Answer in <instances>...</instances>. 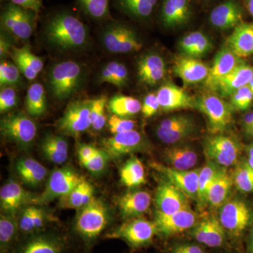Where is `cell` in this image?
<instances>
[{
    "label": "cell",
    "instance_id": "obj_1",
    "mask_svg": "<svg viewBox=\"0 0 253 253\" xmlns=\"http://www.w3.org/2000/svg\"><path fill=\"white\" fill-rule=\"evenodd\" d=\"M44 33L51 45L63 51L81 49L89 41L84 23L67 12L59 13L50 18Z\"/></svg>",
    "mask_w": 253,
    "mask_h": 253
},
{
    "label": "cell",
    "instance_id": "obj_2",
    "mask_svg": "<svg viewBox=\"0 0 253 253\" xmlns=\"http://www.w3.org/2000/svg\"><path fill=\"white\" fill-rule=\"evenodd\" d=\"M83 78V68L76 61H65L54 65L49 75L51 94L58 100L71 97L79 89Z\"/></svg>",
    "mask_w": 253,
    "mask_h": 253
},
{
    "label": "cell",
    "instance_id": "obj_3",
    "mask_svg": "<svg viewBox=\"0 0 253 253\" xmlns=\"http://www.w3.org/2000/svg\"><path fill=\"white\" fill-rule=\"evenodd\" d=\"M109 221V211L104 201L94 198L89 204L79 210L75 231L86 242L97 239Z\"/></svg>",
    "mask_w": 253,
    "mask_h": 253
},
{
    "label": "cell",
    "instance_id": "obj_4",
    "mask_svg": "<svg viewBox=\"0 0 253 253\" xmlns=\"http://www.w3.org/2000/svg\"><path fill=\"white\" fill-rule=\"evenodd\" d=\"M195 108L207 118L209 130L212 134H221L231 126L234 107L219 96L206 94L195 99Z\"/></svg>",
    "mask_w": 253,
    "mask_h": 253
},
{
    "label": "cell",
    "instance_id": "obj_5",
    "mask_svg": "<svg viewBox=\"0 0 253 253\" xmlns=\"http://www.w3.org/2000/svg\"><path fill=\"white\" fill-rule=\"evenodd\" d=\"M1 134L19 147L27 149L36 139L38 126L29 116L21 112L10 113L1 119Z\"/></svg>",
    "mask_w": 253,
    "mask_h": 253
},
{
    "label": "cell",
    "instance_id": "obj_6",
    "mask_svg": "<svg viewBox=\"0 0 253 253\" xmlns=\"http://www.w3.org/2000/svg\"><path fill=\"white\" fill-rule=\"evenodd\" d=\"M204 149L208 161L221 167L229 168L237 163L241 144L233 136L217 134L206 138Z\"/></svg>",
    "mask_w": 253,
    "mask_h": 253
},
{
    "label": "cell",
    "instance_id": "obj_7",
    "mask_svg": "<svg viewBox=\"0 0 253 253\" xmlns=\"http://www.w3.org/2000/svg\"><path fill=\"white\" fill-rule=\"evenodd\" d=\"M83 177L71 166H65L51 173L45 189L38 196L37 204H49L69 194L83 180Z\"/></svg>",
    "mask_w": 253,
    "mask_h": 253
},
{
    "label": "cell",
    "instance_id": "obj_8",
    "mask_svg": "<svg viewBox=\"0 0 253 253\" xmlns=\"http://www.w3.org/2000/svg\"><path fill=\"white\" fill-rule=\"evenodd\" d=\"M157 233L154 221L137 217L127 219L122 225L107 234L106 237L122 239L131 248H139L149 244Z\"/></svg>",
    "mask_w": 253,
    "mask_h": 253
},
{
    "label": "cell",
    "instance_id": "obj_9",
    "mask_svg": "<svg viewBox=\"0 0 253 253\" xmlns=\"http://www.w3.org/2000/svg\"><path fill=\"white\" fill-rule=\"evenodd\" d=\"M36 13L11 2L5 6L1 14V26L18 39L31 38L35 28Z\"/></svg>",
    "mask_w": 253,
    "mask_h": 253
},
{
    "label": "cell",
    "instance_id": "obj_10",
    "mask_svg": "<svg viewBox=\"0 0 253 253\" xmlns=\"http://www.w3.org/2000/svg\"><path fill=\"white\" fill-rule=\"evenodd\" d=\"M90 100L77 101L68 105L62 117L56 123L61 134L78 137L91 126Z\"/></svg>",
    "mask_w": 253,
    "mask_h": 253
},
{
    "label": "cell",
    "instance_id": "obj_11",
    "mask_svg": "<svg viewBox=\"0 0 253 253\" xmlns=\"http://www.w3.org/2000/svg\"><path fill=\"white\" fill-rule=\"evenodd\" d=\"M101 146L111 159H118L126 155L144 152L149 149V142L141 133L134 129L104 139Z\"/></svg>",
    "mask_w": 253,
    "mask_h": 253
},
{
    "label": "cell",
    "instance_id": "obj_12",
    "mask_svg": "<svg viewBox=\"0 0 253 253\" xmlns=\"http://www.w3.org/2000/svg\"><path fill=\"white\" fill-rule=\"evenodd\" d=\"M103 44L108 51L115 54L136 52L143 44L131 28L121 23H113L104 30Z\"/></svg>",
    "mask_w": 253,
    "mask_h": 253
},
{
    "label": "cell",
    "instance_id": "obj_13",
    "mask_svg": "<svg viewBox=\"0 0 253 253\" xmlns=\"http://www.w3.org/2000/svg\"><path fill=\"white\" fill-rule=\"evenodd\" d=\"M197 130L196 123L186 115H174L163 120L156 127V136L167 144H176L194 135Z\"/></svg>",
    "mask_w": 253,
    "mask_h": 253
},
{
    "label": "cell",
    "instance_id": "obj_14",
    "mask_svg": "<svg viewBox=\"0 0 253 253\" xmlns=\"http://www.w3.org/2000/svg\"><path fill=\"white\" fill-rule=\"evenodd\" d=\"M251 212L247 205L239 199L229 200L219 208V221L225 231L239 235L249 226Z\"/></svg>",
    "mask_w": 253,
    "mask_h": 253
},
{
    "label": "cell",
    "instance_id": "obj_15",
    "mask_svg": "<svg viewBox=\"0 0 253 253\" xmlns=\"http://www.w3.org/2000/svg\"><path fill=\"white\" fill-rule=\"evenodd\" d=\"M189 198L167 179L158 184L155 195L156 212L170 214L190 208Z\"/></svg>",
    "mask_w": 253,
    "mask_h": 253
},
{
    "label": "cell",
    "instance_id": "obj_16",
    "mask_svg": "<svg viewBox=\"0 0 253 253\" xmlns=\"http://www.w3.org/2000/svg\"><path fill=\"white\" fill-rule=\"evenodd\" d=\"M154 221L158 234L171 236L192 229L196 224L197 215L191 208L170 214H164L156 211Z\"/></svg>",
    "mask_w": 253,
    "mask_h": 253
},
{
    "label": "cell",
    "instance_id": "obj_17",
    "mask_svg": "<svg viewBox=\"0 0 253 253\" xmlns=\"http://www.w3.org/2000/svg\"><path fill=\"white\" fill-rule=\"evenodd\" d=\"M38 196L23 189L14 181L5 184L0 190V206L1 213L16 214L19 210L37 204Z\"/></svg>",
    "mask_w": 253,
    "mask_h": 253
},
{
    "label": "cell",
    "instance_id": "obj_18",
    "mask_svg": "<svg viewBox=\"0 0 253 253\" xmlns=\"http://www.w3.org/2000/svg\"><path fill=\"white\" fill-rule=\"evenodd\" d=\"M156 171L161 173L168 180L181 190L189 199L197 200L200 168L190 170L173 169L158 163H151Z\"/></svg>",
    "mask_w": 253,
    "mask_h": 253
},
{
    "label": "cell",
    "instance_id": "obj_19",
    "mask_svg": "<svg viewBox=\"0 0 253 253\" xmlns=\"http://www.w3.org/2000/svg\"><path fill=\"white\" fill-rule=\"evenodd\" d=\"M192 16L191 0H163L160 19L166 28L186 24Z\"/></svg>",
    "mask_w": 253,
    "mask_h": 253
},
{
    "label": "cell",
    "instance_id": "obj_20",
    "mask_svg": "<svg viewBox=\"0 0 253 253\" xmlns=\"http://www.w3.org/2000/svg\"><path fill=\"white\" fill-rule=\"evenodd\" d=\"M244 12L235 0H227L212 9L209 16L211 25L218 30L235 28L243 23Z\"/></svg>",
    "mask_w": 253,
    "mask_h": 253
},
{
    "label": "cell",
    "instance_id": "obj_21",
    "mask_svg": "<svg viewBox=\"0 0 253 253\" xmlns=\"http://www.w3.org/2000/svg\"><path fill=\"white\" fill-rule=\"evenodd\" d=\"M241 62L240 58L232 50L229 46H224L216 55L209 74L205 80V85L211 90H214L218 83Z\"/></svg>",
    "mask_w": 253,
    "mask_h": 253
},
{
    "label": "cell",
    "instance_id": "obj_22",
    "mask_svg": "<svg viewBox=\"0 0 253 253\" xmlns=\"http://www.w3.org/2000/svg\"><path fill=\"white\" fill-rule=\"evenodd\" d=\"M225 229L214 216L205 218L193 227L191 235L201 244L209 247H219L226 239Z\"/></svg>",
    "mask_w": 253,
    "mask_h": 253
},
{
    "label": "cell",
    "instance_id": "obj_23",
    "mask_svg": "<svg viewBox=\"0 0 253 253\" xmlns=\"http://www.w3.org/2000/svg\"><path fill=\"white\" fill-rule=\"evenodd\" d=\"M161 109L164 111L195 108V99L184 89L172 83H166L156 92Z\"/></svg>",
    "mask_w": 253,
    "mask_h": 253
},
{
    "label": "cell",
    "instance_id": "obj_24",
    "mask_svg": "<svg viewBox=\"0 0 253 253\" xmlns=\"http://www.w3.org/2000/svg\"><path fill=\"white\" fill-rule=\"evenodd\" d=\"M166 72L164 59L156 53L145 54L138 61V77L146 85L156 86L164 79Z\"/></svg>",
    "mask_w": 253,
    "mask_h": 253
},
{
    "label": "cell",
    "instance_id": "obj_25",
    "mask_svg": "<svg viewBox=\"0 0 253 253\" xmlns=\"http://www.w3.org/2000/svg\"><path fill=\"white\" fill-rule=\"evenodd\" d=\"M151 204V194L141 190L126 193L118 200L121 216L126 219L140 217L148 211Z\"/></svg>",
    "mask_w": 253,
    "mask_h": 253
},
{
    "label": "cell",
    "instance_id": "obj_26",
    "mask_svg": "<svg viewBox=\"0 0 253 253\" xmlns=\"http://www.w3.org/2000/svg\"><path fill=\"white\" fill-rule=\"evenodd\" d=\"M173 69L176 76L186 84L205 81L210 71L207 65L197 59L188 56L176 60Z\"/></svg>",
    "mask_w": 253,
    "mask_h": 253
},
{
    "label": "cell",
    "instance_id": "obj_27",
    "mask_svg": "<svg viewBox=\"0 0 253 253\" xmlns=\"http://www.w3.org/2000/svg\"><path fill=\"white\" fill-rule=\"evenodd\" d=\"M253 78V68L241 61L218 83L214 90L222 96H230L234 91L248 85Z\"/></svg>",
    "mask_w": 253,
    "mask_h": 253
},
{
    "label": "cell",
    "instance_id": "obj_28",
    "mask_svg": "<svg viewBox=\"0 0 253 253\" xmlns=\"http://www.w3.org/2000/svg\"><path fill=\"white\" fill-rule=\"evenodd\" d=\"M168 167L179 170H190L197 164V153L189 145H174L163 151Z\"/></svg>",
    "mask_w": 253,
    "mask_h": 253
},
{
    "label": "cell",
    "instance_id": "obj_29",
    "mask_svg": "<svg viewBox=\"0 0 253 253\" xmlns=\"http://www.w3.org/2000/svg\"><path fill=\"white\" fill-rule=\"evenodd\" d=\"M234 185L232 174L226 168L221 167L213 180L208 194V204L218 208L229 201L231 190Z\"/></svg>",
    "mask_w": 253,
    "mask_h": 253
},
{
    "label": "cell",
    "instance_id": "obj_30",
    "mask_svg": "<svg viewBox=\"0 0 253 253\" xmlns=\"http://www.w3.org/2000/svg\"><path fill=\"white\" fill-rule=\"evenodd\" d=\"M226 46L240 59L253 54V23H240L228 38Z\"/></svg>",
    "mask_w": 253,
    "mask_h": 253
},
{
    "label": "cell",
    "instance_id": "obj_31",
    "mask_svg": "<svg viewBox=\"0 0 253 253\" xmlns=\"http://www.w3.org/2000/svg\"><path fill=\"white\" fill-rule=\"evenodd\" d=\"M64 242L52 234H38L25 242L18 253H61Z\"/></svg>",
    "mask_w": 253,
    "mask_h": 253
},
{
    "label": "cell",
    "instance_id": "obj_32",
    "mask_svg": "<svg viewBox=\"0 0 253 253\" xmlns=\"http://www.w3.org/2000/svg\"><path fill=\"white\" fill-rule=\"evenodd\" d=\"M212 49L211 40L201 31H195L181 38L179 42V49L181 54L188 57H201Z\"/></svg>",
    "mask_w": 253,
    "mask_h": 253
},
{
    "label": "cell",
    "instance_id": "obj_33",
    "mask_svg": "<svg viewBox=\"0 0 253 253\" xmlns=\"http://www.w3.org/2000/svg\"><path fill=\"white\" fill-rule=\"evenodd\" d=\"M41 149L44 158L54 164L61 165L67 161L68 143L63 136L48 133L41 141Z\"/></svg>",
    "mask_w": 253,
    "mask_h": 253
},
{
    "label": "cell",
    "instance_id": "obj_34",
    "mask_svg": "<svg viewBox=\"0 0 253 253\" xmlns=\"http://www.w3.org/2000/svg\"><path fill=\"white\" fill-rule=\"evenodd\" d=\"M16 172L25 184L36 187L45 179L46 168L33 158H21L16 163Z\"/></svg>",
    "mask_w": 253,
    "mask_h": 253
},
{
    "label": "cell",
    "instance_id": "obj_35",
    "mask_svg": "<svg viewBox=\"0 0 253 253\" xmlns=\"http://www.w3.org/2000/svg\"><path fill=\"white\" fill-rule=\"evenodd\" d=\"M94 198L92 185L83 179L71 192L60 199V205L63 208L80 210L89 204Z\"/></svg>",
    "mask_w": 253,
    "mask_h": 253
},
{
    "label": "cell",
    "instance_id": "obj_36",
    "mask_svg": "<svg viewBox=\"0 0 253 253\" xmlns=\"http://www.w3.org/2000/svg\"><path fill=\"white\" fill-rule=\"evenodd\" d=\"M121 183L128 188H134L146 182L144 166L135 155H131L120 172Z\"/></svg>",
    "mask_w": 253,
    "mask_h": 253
},
{
    "label": "cell",
    "instance_id": "obj_37",
    "mask_svg": "<svg viewBox=\"0 0 253 253\" xmlns=\"http://www.w3.org/2000/svg\"><path fill=\"white\" fill-rule=\"evenodd\" d=\"M46 220L47 217L44 211L35 205H31L23 208L20 215L18 219L19 230L23 234H33L44 227Z\"/></svg>",
    "mask_w": 253,
    "mask_h": 253
},
{
    "label": "cell",
    "instance_id": "obj_38",
    "mask_svg": "<svg viewBox=\"0 0 253 253\" xmlns=\"http://www.w3.org/2000/svg\"><path fill=\"white\" fill-rule=\"evenodd\" d=\"M221 168V166L216 164L215 163L208 161V163L200 169L199 188H198V196L196 200L198 208L200 211L204 210L208 205V191Z\"/></svg>",
    "mask_w": 253,
    "mask_h": 253
},
{
    "label": "cell",
    "instance_id": "obj_39",
    "mask_svg": "<svg viewBox=\"0 0 253 253\" xmlns=\"http://www.w3.org/2000/svg\"><path fill=\"white\" fill-rule=\"evenodd\" d=\"M107 108L113 115L127 118L134 116L141 111L139 100L126 95H116L108 101Z\"/></svg>",
    "mask_w": 253,
    "mask_h": 253
},
{
    "label": "cell",
    "instance_id": "obj_40",
    "mask_svg": "<svg viewBox=\"0 0 253 253\" xmlns=\"http://www.w3.org/2000/svg\"><path fill=\"white\" fill-rule=\"evenodd\" d=\"M25 105L29 116L38 117L45 113L46 110L45 91L41 83H34L28 88Z\"/></svg>",
    "mask_w": 253,
    "mask_h": 253
},
{
    "label": "cell",
    "instance_id": "obj_41",
    "mask_svg": "<svg viewBox=\"0 0 253 253\" xmlns=\"http://www.w3.org/2000/svg\"><path fill=\"white\" fill-rule=\"evenodd\" d=\"M19 230L18 219L16 214L1 213L0 217V246L1 253H5L11 247Z\"/></svg>",
    "mask_w": 253,
    "mask_h": 253
},
{
    "label": "cell",
    "instance_id": "obj_42",
    "mask_svg": "<svg viewBox=\"0 0 253 253\" xmlns=\"http://www.w3.org/2000/svg\"><path fill=\"white\" fill-rule=\"evenodd\" d=\"M123 12L138 19L149 18L154 12L158 0H117Z\"/></svg>",
    "mask_w": 253,
    "mask_h": 253
},
{
    "label": "cell",
    "instance_id": "obj_43",
    "mask_svg": "<svg viewBox=\"0 0 253 253\" xmlns=\"http://www.w3.org/2000/svg\"><path fill=\"white\" fill-rule=\"evenodd\" d=\"M128 76L127 68L124 64L117 61H111L101 70L99 80L101 83H107L121 87L127 83Z\"/></svg>",
    "mask_w": 253,
    "mask_h": 253
},
{
    "label": "cell",
    "instance_id": "obj_44",
    "mask_svg": "<svg viewBox=\"0 0 253 253\" xmlns=\"http://www.w3.org/2000/svg\"><path fill=\"white\" fill-rule=\"evenodd\" d=\"M234 186L243 193H253V169L247 161L238 163L232 174Z\"/></svg>",
    "mask_w": 253,
    "mask_h": 253
},
{
    "label": "cell",
    "instance_id": "obj_45",
    "mask_svg": "<svg viewBox=\"0 0 253 253\" xmlns=\"http://www.w3.org/2000/svg\"><path fill=\"white\" fill-rule=\"evenodd\" d=\"M9 54L11 59L21 60L32 69L34 70L38 74L41 72L44 67V61L42 58L33 54L29 46L25 45L21 48L13 46Z\"/></svg>",
    "mask_w": 253,
    "mask_h": 253
},
{
    "label": "cell",
    "instance_id": "obj_46",
    "mask_svg": "<svg viewBox=\"0 0 253 253\" xmlns=\"http://www.w3.org/2000/svg\"><path fill=\"white\" fill-rule=\"evenodd\" d=\"M90 118L91 126L94 130L99 131L102 129L107 122L105 108L107 106L108 99L106 96L90 100Z\"/></svg>",
    "mask_w": 253,
    "mask_h": 253
},
{
    "label": "cell",
    "instance_id": "obj_47",
    "mask_svg": "<svg viewBox=\"0 0 253 253\" xmlns=\"http://www.w3.org/2000/svg\"><path fill=\"white\" fill-rule=\"evenodd\" d=\"M82 9L91 18H104L109 15V0H78Z\"/></svg>",
    "mask_w": 253,
    "mask_h": 253
},
{
    "label": "cell",
    "instance_id": "obj_48",
    "mask_svg": "<svg viewBox=\"0 0 253 253\" xmlns=\"http://www.w3.org/2000/svg\"><path fill=\"white\" fill-rule=\"evenodd\" d=\"M20 70L15 63L1 61L0 64V85L14 86L18 84L21 81Z\"/></svg>",
    "mask_w": 253,
    "mask_h": 253
},
{
    "label": "cell",
    "instance_id": "obj_49",
    "mask_svg": "<svg viewBox=\"0 0 253 253\" xmlns=\"http://www.w3.org/2000/svg\"><path fill=\"white\" fill-rule=\"evenodd\" d=\"M231 104L234 109L246 111L253 102V93L249 84L240 88L230 96Z\"/></svg>",
    "mask_w": 253,
    "mask_h": 253
},
{
    "label": "cell",
    "instance_id": "obj_50",
    "mask_svg": "<svg viewBox=\"0 0 253 253\" xmlns=\"http://www.w3.org/2000/svg\"><path fill=\"white\" fill-rule=\"evenodd\" d=\"M136 122L133 120L128 119L127 118L120 117V116L113 115L108 120V126L110 132L114 134L119 133L126 132L134 130L135 127Z\"/></svg>",
    "mask_w": 253,
    "mask_h": 253
},
{
    "label": "cell",
    "instance_id": "obj_51",
    "mask_svg": "<svg viewBox=\"0 0 253 253\" xmlns=\"http://www.w3.org/2000/svg\"><path fill=\"white\" fill-rule=\"evenodd\" d=\"M109 159V155L104 150L98 149L97 152L90 159L82 165L91 172L99 173L104 170Z\"/></svg>",
    "mask_w": 253,
    "mask_h": 253
},
{
    "label": "cell",
    "instance_id": "obj_52",
    "mask_svg": "<svg viewBox=\"0 0 253 253\" xmlns=\"http://www.w3.org/2000/svg\"><path fill=\"white\" fill-rule=\"evenodd\" d=\"M17 93L14 86H5L1 88L0 92V112L9 111L17 104Z\"/></svg>",
    "mask_w": 253,
    "mask_h": 253
},
{
    "label": "cell",
    "instance_id": "obj_53",
    "mask_svg": "<svg viewBox=\"0 0 253 253\" xmlns=\"http://www.w3.org/2000/svg\"><path fill=\"white\" fill-rule=\"evenodd\" d=\"M161 109L156 94L151 93L145 97L141 105V113L146 118H151Z\"/></svg>",
    "mask_w": 253,
    "mask_h": 253
},
{
    "label": "cell",
    "instance_id": "obj_54",
    "mask_svg": "<svg viewBox=\"0 0 253 253\" xmlns=\"http://www.w3.org/2000/svg\"><path fill=\"white\" fill-rule=\"evenodd\" d=\"M97 148L89 144H82L78 151V158L81 163H83L90 159L98 151Z\"/></svg>",
    "mask_w": 253,
    "mask_h": 253
},
{
    "label": "cell",
    "instance_id": "obj_55",
    "mask_svg": "<svg viewBox=\"0 0 253 253\" xmlns=\"http://www.w3.org/2000/svg\"><path fill=\"white\" fill-rule=\"evenodd\" d=\"M11 2L25 9H31L37 13L41 9L42 0H10Z\"/></svg>",
    "mask_w": 253,
    "mask_h": 253
},
{
    "label": "cell",
    "instance_id": "obj_56",
    "mask_svg": "<svg viewBox=\"0 0 253 253\" xmlns=\"http://www.w3.org/2000/svg\"><path fill=\"white\" fill-rule=\"evenodd\" d=\"M12 46L9 37L6 36L4 33H1L0 36V57L1 59H4L8 54H10Z\"/></svg>",
    "mask_w": 253,
    "mask_h": 253
},
{
    "label": "cell",
    "instance_id": "obj_57",
    "mask_svg": "<svg viewBox=\"0 0 253 253\" xmlns=\"http://www.w3.org/2000/svg\"><path fill=\"white\" fill-rule=\"evenodd\" d=\"M173 253H205L201 247L196 245L183 244L173 249Z\"/></svg>",
    "mask_w": 253,
    "mask_h": 253
},
{
    "label": "cell",
    "instance_id": "obj_58",
    "mask_svg": "<svg viewBox=\"0 0 253 253\" xmlns=\"http://www.w3.org/2000/svg\"><path fill=\"white\" fill-rule=\"evenodd\" d=\"M253 126V111L246 113L243 118L242 126L244 131Z\"/></svg>",
    "mask_w": 253,
    "mask_h": 253
},
{
    "label": "cell",
    "instance_id": "obj_59",
    "mask_svg": "<svg viewBox=\"0 0 253 253\" xmlns=\"http://www.w3.org/2000/svg\"><path fill=\"white\" fill-rule=\"evenodd\" d=\"M246 153H247L248 156L247 162L253 169V142L248 145L246 147Z\"/></svg>",
    "mask_w": 253,
    "mask_h": 253
},
{
    "label": "cell",
    "instance_id": "obj_60",
    "mask_svg": "<svg viewBox=\"0 0 253 253\" xmlns=\"http://www.w3.org/2000/svg\"><path fill=\"white\" fill-rule=\"evenodd\" d=\"M246 4L250 14L253 17V0H246Z\"/></svg>",
    "mask_w": 253,
    "mask_h": 253
},
{
    "label": "cell",
    "instance_id": "obj_61",
    "mask_svg": "<svg viewBox=\"0 0 253 253\" xmlns=\"http://www.w3.org/2000/svg\"><path fill=\"white\" fill-rule=\"evenodd\" d=\"M245 134L249 138H253V126L249 129L245 130Z\"/></svg>",
    "mask_w": 253,
    "mask_h": 253
},
{
    "label": "cell",
    "instance_id": "obj_62",
    "mask_svg": "<svg viewBox=\"0 0 253 253\" xmlns=\"http://www.w3.org/2000/svg\"><path fill=\"white\" fill-rule=\"evenodd\" d=\"M250 250H251V253H253V229L252 234H251V241H250Z\"/></svg>",
    "mask_w": 253,
    "mask_h": 253
},
{
    "label": "cell",
    "instance_id": "obj_63",
    "mask_svg": "<svg viewBox=\"0 0 253 253\" xmlns=\"http://www.w3.org/2000/svg\"><path fill=\"white\" fill-rule=\"evenodd\" d=\"M249 87L251 88V91H253V78L251 79V81H250L249 83Z\"/></svg>",
    "mask_w": 253,
    "mask_h": 253
},
{
    "label": "cell",
    "instance_id": "obj_64",
    "mask_svg": "<svg viewBox=\"0 0 253 253\" xmlns=\"http://www.w3.org/2000/svg\"><path fill=\"white\" fill-rule=\"evenodd\" d=\"M205 1H208V0H205Z\"/></svg>",
    "mask_w": 253,
    "mask_h": 253
}]
</instances>
